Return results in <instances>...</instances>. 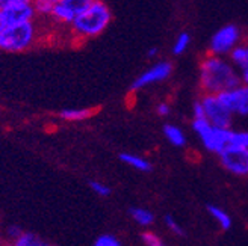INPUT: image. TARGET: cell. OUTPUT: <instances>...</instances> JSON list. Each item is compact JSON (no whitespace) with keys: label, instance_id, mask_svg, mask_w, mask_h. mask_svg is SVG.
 Masks as SVG:
<instances>
[{"label":"cell","instance_id":"4fadbf2b","mask_svg":"<svg viewBox=\"0 0 248 246\" xmlns=\"http://www.w3.org/2000/svg\"><path fill=\"white\" fill-rule=\"evenodd\" d=\"M120 160L123 163L129 165L130 168H133L136 171H141V172H150L153 168V165L148 162L145 157L138 156V154H132V153H121Z\"/></svg>","mask_w":248,"mask_h":246},{"label":"cell","instance_id":"4dcf8cb0","mask_svg":"<svg viewBox=\"0 0 248 246\" xmlns=\"http://www.w3.org/2000/svg\"><path fill=\"white\" fill-rule=\"evenodd\" d=\"M6 26H8V23H6V20H5V17L2 14V9H0V33L6 29Z\"/></svg>","mask_w":248,"mask_h":246},{"label":"cell","instance_id":"83f0119b","mask_svg":"<svg viewBox=\"0 0 248 246\" xmlns=\"http://www.w3.org/2000/svg\"><path fill=\"white\" fill-rule=\"evenodd\" d=\"M192 110H194V118H204V110H203V104L200 100L194 103Z\"/></svg>","mask_w":248,"mask_h":246},{"label":"cell","instance_id":"5bb4252c","mask_svg":"<svg viewBox=\"0 0 248 246\" xmlns=\"http://www.w3.org/2000/svg\"><path fill=\"white\" fill-rule=\"evenodd\" d=\"M207 212H209V215L212 216V219L215 220V222L219 225V228L221 230H224V231H227V230H230L232 228V217H230V215L224 210V208H221V207H218V205H207Z\"/></svg>","mask_w":248,"mask_h":246},{"label":"cell","instance_id":"484cf974","mask_svg":"<svg viewBox=\"0 0 248 246\" xmlns=\"http://www.w3.org/2000/svg\"><path fill=\"white\" fill-rule=\"evenodd\" d=\"M24 230L21 228V227H18V225H9L8 228H6V231H5V236H6V239L11 242V243H14L18 237H20V234L23 232Z\"/></svg>","mask_w":248,"mask_h":246},{"label":"cell","instance_id":"9c48e42d","mask_svg":"<svg viewBox=\"0 0 248 246\" xmlns=\"http://www.w3.org/2000/svg\"><path fill=\"white\" fill-rule=\"evenodd\" d=\"M171 72H172L171 62H167V60L157 62L153 67L142 71L141 74L135 79V82L132 83V91H140V89L147 88V86H152L155 83L164 82L171 76Z\"/></svg>","mask_w":248,"mask_h":246},{"label":"cell","instance_id":"3957f363","mask_svg":"<svg viewBox=\"0 0 248 246\" xmlns=\"http://www.w3.org/2000/svg\"><path fill=\"white\" fill-rule=\"evenodd\" d=\"M40 40V26L35 20L9 24L0 33V50L6 53H23L31 50Z\"/></svg>","mask_w":248,"mask_h":246},{"label":"cell","instance_id":"8fae6325","mask_svg":"<svg viewBox=\"0 0 248 246\" xmlns=\"http://www.w3.org/2000/svg\"><path fill=\"white\" fill-rule=\"evenodd\" d=\"M2 14L9 24H18V23H26L36 20V11L32 2H23V3H14V5H6L0 6Z\"/></svg>","mask_w":248,"mask_h":246},{"label":"cell","instance_id":"52a82bcc","mask_svg":"<svg viewBox=\"0 0 248 246\" xmlns=\"http://www.w3.org/2000/svg\"><path fill=\"white\" fill-rule=\"evenodd\" d=\"M202 104L204 110V118L218 127H230L233 121V112L227 107V104L221 100L218 94H204L202 98Z\"/></svg>","mask_w":248,"mask_h":246},{"label":"cell","instance_id":"5b68a950","mask_svg":"<svg viewBox=\"0 0 248 246\" xmlns=\"http://www.w3.org/2000/svg\"><path fill=\"white\" fill-rule=\"evenodd\" d=\"M221 166L236 177L248 175V148L229 144L219 154Z\"/></svg>","mask_w":248,"mask_h":246},{"label":"cell","instance_id":"7c38bea8","mask_svg":"<svg viewBox=\"0 0 248 246\" xmlns=\"http://www.w3.org/2000/svg\"><path fill=\"white\" fill-rule=\"evenodd\" d=\"M95 114V109L88 107H76V109H64L59 112V118L68 122H79L91 118Z\"/></svg>","mask_w":248,"mask_h":246},{"label":"cell","instance_id":"1f68e13d","mask_svg":"<svg viewBox=\"0 0 248 246\" xmlns=\"http://www.w3.org/2000/svg\"><path fill=\"white\" fill-rule=\"evenodd\" d=\"M156 55H157V48H156V47L150 48V50H148V53H147V56H148V58H155Z\"/></svg>","mask_w":248,"mask_h":246},{"label":"cell","instance_id":"277c9868","mask_svg":"<svg viewBox=\"0 0 248 246\" xmlns=\"http://www.w3.org/2000/svg\"><path fill=\"white\" fill-rule=\"evenodd\" d=\"M192 129L197 136L200 138L204 148L210 153L219 154L232 142L233 130H230V127L214 126L206 118H194Z\"/></svg>","mask_w":248,"mask_h":246},{"label":"cell","instance_id":"d4e9b609","mask_svg":"<svg viewBox=\"0 0 248 246\" xmlns=\"http://www.w3.org/2000/svg\"><path fill=\"white\" fill-rule=\"evenodd\" d=\"M165 225H167V228L171 232H174V234H177V236H183L185 234L183 228L177 224V220L172 217V216H165Z\"/></svg>","mask_w":248,"mask_h":246},{"label":"cell","instance_id":"2e32d148","mask_svg":"<svg viewBox=\"0 0 248 246\" xmlns=\"http://www.w3.org/2000/svg\"><path fill=\"white\" fill-rule=\"evenodd\" d=\"M129 215L135 220V224H138L140 227H150L155 222V215L142 207H132Z\"/></svg>","mask_w":248,"mask_h":246},{"label":"cell","instance_id":"9a60e30c","mask_svg":"<svg viewBox=\"0 0 248 246\" xmlns=\"http://www.w3.org/2000/svg\"><path fill=\"white\" fill-rule=\"evenodd\" d=\"M164 134H165V138L167 141L171 144V145H174L177 146V148H182V146L186 145V136H185V133L180 127L177 126H172V124H167L164 127Z\"/></svg>","mask_w":248,"mask_h":246},{"label":"cell","instance_id":"e0dca14e","mask_svg":"<svg viewBox=\"0 0 248 246\" xmlns=\"http://www.w3.org/2000/svg\"><path fill=\"white\" fill-rule=\"evenodd\" d=\"M14 246H47L48 243L41 239L40 236L33 234V232H29V231H23L20 237L12 243Z\"/></svg>","mask_w":248,"mask_h":246},{"label":"cell","instance_id":"7402d4cb","mask_svg":"<svg viewBox=\"0 0 248 246\" xmlns=\"http://www.w3.org/2000/svg\"><path fill=\"white\" fill-rule=\"evenodd\" d=\"M90 188H91V190L95 193V195H98V196H109L110 195V188L108 186V184H105L103 181H97V180H91L90 181Z\"/></svg>","mask_w":248,"mask_h":246},{"label":"cell","instance_id":"8992f818","mask_svg":"<svg viewBox=\"0 0 248 246\" xmlns=\"http://www.w3.org/2000/svg\"><path fill=\"white\" fill-rule=\"evenodd\" d=\"M242 33L236 24H227L218 29L209 43V52L218 56H227L238 44H241Z\"/></svg>","mask_w":248,"mask_h":246},{"label":"cell","instance_id":"44dd1931","mask_svg":"<svg viewBox=\"0 0 248 246\" xmlns=\"http://www.w3.org/2000/svg\"><path fill=\"white\" fill-rule=\"evenodd\" d=\"M141 240L145 246H162L164 240L153 231H144L141 234Z\"/></svg>","mask_w":248,"mask_h":246},{"label":"cell","instance_id":"d6986e66","mask_svg":"<svg viewBox=\"0 0 248 246\" xmlns=\"http://www.w3.org/2000/svg\"><path fill=\"white\" fill-rule=\"evenodd\" d=\"M189 45H191V35L188 32H182L176 38L174 44H172V53L176 56H180L188 50Z\"/></svg>","mask_w":248,"mask_h":246},{"label":"cell","instance_id":"30bf717a","mask_svg":"<svg viewBox=\"0 0 248 246\" xmlns=\"http://www.w3.org/2000/svg\"><path fill=\"white\" fill-rule=\"evenodd\" d=\"M218 95L233 114L248 115V85L239 83L234 88H230Z\"/></svg>","mask_w":248,"mask_h":246},{"label":"cell","instance_id":"6da1fadb","mask_svg":"<svg viewBox=\"0 0 248 246\" xmlns=\"http://www.w3.org/2000/svg\"><path fill=\"white\" fill-rule=\"evenodd\" d=\"M241 83L239 71L224 56L207 55L200 64V86L204 94H221Z\"/></svg>","mask_w":248,"mask_h":246},{"label":"cell","instance_id":"603a6c76","mask_svg":"<svg viewBox=\"0 0 248 246\" xmlns=\"http://www.w3.org/2000/svg\"><path fill=\"white\" fill-rule=\"evenodd\" d=\"M94 245L95 246H120L121 242L114 234H102V236H98L95 239Z\"/></svg>","mask_w":248,"mask_h":246},{"label":"cell","instance_id":"7a4b0ae2","mask_svg":"<svg viewBox=\"0 0 248 246\" xmlns=\"http://www.w3.org/2000/svg\"><path fill=\"white\" fill-rule=\"evenodd\" d=\"M112 21V12L103 0H93L70 24V32L74 40L86 41L102 35Z\"/></svg>","mask_w":248,"mask_h":246},{"label":"cell","instance_id":"f1b7e54d","mask_svg":"<svg viewBox=\"0 0 248 246\" xmlns=\"http://www.w3.org/2000/svg\"><path fill=\"white\" fill-rule=\"evenodd\" d=\"M238 71H239V79H241V83L248 85V62H247V64H244V65H241V67L238 68Z\"/></svg>","mask_w":248,"mask_h":246},{"label":"cell","instance_id":"ba28073f","mask_svg":"<svg viewBox=\"0 0 248 246\" xmlns=\"http://www.w3.org/2000/svg\"><path fill=\"white\" fill-rule=\"evenodd\" d=\"M91 3H93V0H59V2L55 3L52 15L48 20H52L58 26L70 28L73 20Z\"/></svg>","mask_w":248,"mask_h":246},{"label":"cell","instance_id":"ac0fdd59","mask_svg":"<svg viewBox=\"0 0 248 246\" xmlns=\"http://www.w3.org/2000/svg\"><path fill=\"white\" fill-rule=\"evenodd\" d=\"M230 60L232 64L239 68L241 65L248 62V44H238L236 47L230 52Z\"/></svg>","mask_w":248,"mask_h":246},{"label":"cell","instance_id":"f546056e","mask_svg":"<svg viewBox=\"0 0 248 246\" xmlns=\"http://www.w3.org/2000/svg\"><path fill=\"white\" fill-rule=\"evenodd\" d=\"M23 2H32V0H0V6L14 5V3H23Z\"/></svg>","mask_w":248,"mask_h":246},{"label":"cell","instance_id":"ffe728a7","mask_svg":"<svg viewBox=\"0 0 248 246\" xmlns=\"http://www.w3.org/2000/svg\"><path fill=\"white\" fill-rule=\"evenodd\" d=\"M33 6H35V11H36V17L48 20L52 15L55 3L50 2V0H33Z\"/></svg>","mask_w":248,"mask_h":246},{"label":"cell","instance_id":"4316f807","mask_svg":"<svg viewBox=\"0 0 248 246\" xmlns=\"http://www.w3.org/2000/svg\"><path fill=\"white\" fill-rule=\"evenodd\" d=\"M156 112H157V115L159 116H168L170 115V112H171V107H170V104L168 103H159L157 106H156Z\"/></svg>","mask_w":248,"mask_h":246},{"label":"cell","instance_id":"cb8c5ba5","mask_svg":"<svg viewBox=\"0 0 248 246\" xmlns=\"http://www.w3.org/2000/svg\"><path fill=\"white\" fill-rule=\"evenodd\" d=\"M230 144H234V145H239V146H245V148H248V131H233Z\"/></svg>","mask_w":248,"mask_h":246},{"label":"cell","instance_id":"d6a6232c","mask_svg":"<svg viewBox=\"0 0 248 246\" xmlns=\"http://www.w3.org/2000/svg\"><path fill=\"white\" fill-rule=\"evenodd\" d=\"M50 2H53V3H56V2H59V0H50Z\"/></svg>","mask_w":248,"mask_h":246}]
</instances>
